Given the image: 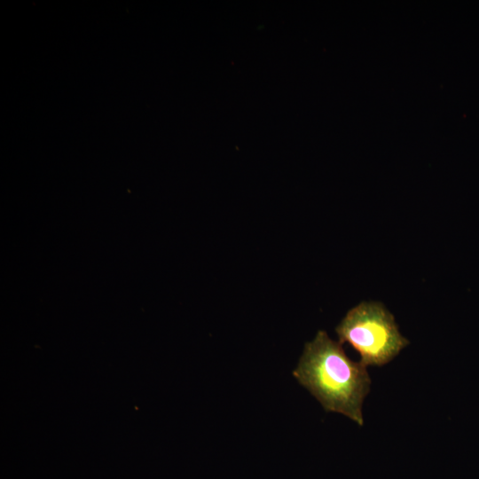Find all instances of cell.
<instances>
[{
  "label": "cell",
  "mask_w": 479,
  "mask_h": 479,
  "mask_svg": "<svg viewBox=\"0 0 479 479\" xmlns=\"http://www.w3.org/2000/svg\"><path fill=\"white\" fill-rule=\"evenodd\" d=\"M342 345L318 331L305 344L293 375L326 412L342 413L362 426V404L371 379L366 366L349 359Z\"/></svg>",
  "instance_id": "6da1fadb"
},
{
  "label": "cell",
  "mask_w": 479,
  "mask_h": 479,
  "mask_svg": "<svg viewBox=\"0 0 479 479\" xmlns=\"http://www.w3.org/2000/svg\"><path fill=\"white\" fill-rule=\"evenodd\" d=\"M335 331L339 342L350 344L365 366L386 365L409 344L394 316L379 302H362L349 310Z\"/></svg>",
  "instance_id": "7a4b0ae2"
}]
</instances>
